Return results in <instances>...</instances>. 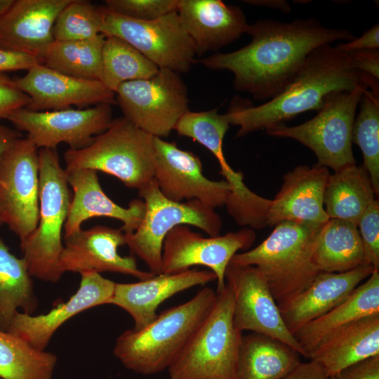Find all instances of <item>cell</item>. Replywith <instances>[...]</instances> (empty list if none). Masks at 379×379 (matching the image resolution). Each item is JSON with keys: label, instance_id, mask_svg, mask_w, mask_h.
Wrapping results in <instances>:
<instances>
[{"label": "cell", "instance_id": "43", "mask_svg": "<svg viewBox=\"0 0 379 379\" xmlns=\"http://www.w3.org/2000/svg\"><path fill=\"white\" fill-rule=\"evenodd\" d=\"M38 64H41V61L34 55L0 49V73L7 71H27Z\"/></svg>", "mask_w": 379, "mask_h": 379}, {"label": "cell", "instance_id": "35", "mask_svg": "<svg viewBox=\"0 0 379 379\" xmlns=\"http://www.w3.org/2000/svg\"><path fill=\"white\" fill-rule=\"evenodd\" d=\"M360 111L354 119L352 143L363 155V165L369 175L377 197L379 194V97L365 90L360 100Z\"/></svg>", "mask_w": 379, "mask_h": 379}, {"label": "cell", "instance_id": "39", "mask_svg": "<svg viewBox=\"0 0 379 379\" xmlns=\"http://www.w3.org/2000/svg\"><path fill=\"white\" fill-rule=\"evenodd\" d=\"M365 262L379 270V201L373 199L357 222Z\"/></svg>", "mask_w": 379, "mask_h": 379}, {"label": "cell", "instance_id": "30", "mask_svg": "<svg viewBox=\"0 0 379 379\" xmlns=\"http://www.w3.org/2000/svg\"><path fill=\"white\" fill-rule=\"evenodd\" d=\"M375 195L365 168L356 164L330 174L324 204L329 218L357 222Z\"/></svg>", "mask_w": 379, "mask_h": 379}, {"label": "cell", "instance_id": "23", "mask_svg": "<svg viewBox=\"0 0 379 379\" xmlns=\"http://www.w3.org/2000/svg\"><path fill=\"white\" fill-rule=\"evenodd\" d=\"M216 280L211 270L189 269L176 273L159 274L134 283H116L109 304L127 312L139 330L157 315V310L166 299L197 285Z\"/></svg>", "mask_w": 379, "mask_h": 379}, {"label": "cell", "instance_id": "29", "mask_svg": "<svg viewBox=\"0 0 379 379\" xmlns=\"http://www.w3.org/2000/svg\"><path fill=\"white\" fill-rule=\"evenodd\" d=\"M312 258L321 272L341 273L365 265L357 225L329 218L316 234Z\"/></svg>", "mask_w": 379, "mask_h": 379}, {"label": "cell", "instance_id": "28", "mask_svg": "<svg viewBox=\"0 0 379 379\" xmlns=\"http://www.w3.org/2000/svg\"><path fill=\"white\" fill-rule=\"evenodd\" d=\"M297 351L272 338L253 333L242 336L237 379H284L300 363Z\"/></svg>", "mask_w": 379, "mask_h": 379}, {"label": "cell", "instance_id": "46", "mask_svg": "<svg viewBox=\"0 0 379 379\" xmlns=\"http://www.w3.org/2000/svg\"><path fill=\"white\" fill-rule=\"evenodd\" d=\"M21 136L22 134L19 131L0 124V157L14 140ZM2 225L3 222L0 219V227Z\"/></svg>", "mask_w": 379, "mask_h": 379}, {"label": "cell", "instance_id": "1", "mask_svg": "<svg viewBox=\"0 0 379 379\" xmlns=\"http://www.w3.org/2000/svg\"><path fill=\"white\" fill-rule=\"evenodd\" d=\"M246 33L251 36L246 46L211 55L199 62L211 70L231 72L236 91L265 102L291 84L311 51L335 41L356 38L348 29L326 27L315 18L291 22L259 20L249 24Z\"/></svg>", "mask_w": 379, "mask_h": 379}, {"label": "cell", "instance_id": "11", "mask_svg": "<svg viewBox=\"0 0 379 379\" xmlns=\"http://www.w3.org/2000/svg\"><path fill=\"white\" fill-rule=\"evenodd\" d=\"M100 8L101 34L124 40L159 68L182 74L188 72L196 62L194 44L185 30L177 11L144 21L123 16L105 6Z\"/></svg>", "mask_w": 379, "mask_h": 379}, {"label": "cell", "instance_id": "37", "mask_svg": "<svg viewBox=\"0 0 379 379\" xmlns=\"http://www.w3.org/2000/svg\"><path fill=\"white\" fill-rule=\"evenodd\" d=\"M230 126L227 114H220L217 108L201 112L189 109L174 130L178 135L197 141L215 156L223 152V140Z\"/></svg>", "mask_w": 379, "mask_h": 379}, {"label": "cell", "instance_id": "5", "mask_svg": "<svg viewBox=\"0 0 379 379\" xmlns=\"http://www.w3.org/2000/svg\"><path fill=\"white\" fill-rule=\"evenodd\" d=\"M39 221L34 231L20 243V248L30 276L55 283L63 274L60 267L64 248L62 230L72 199L56 149H39Z\"/></svg>", "mask_w": 379, "mask_h": 379}, {"label": "cell", "instance_id": "21", "mask_svg": "<svg viewBox=\"0 0 379 379\" xmlns=\"http://www.w3.org/2000/svg\"><path fill=\"white\" fill-rule=\"evenodd\" d=\"M72 0H13L0 14V49L40 57L54 41L53 27Z\"/></svg>", "mask_w": 379, "mask_h": 379}, {"label": "cell", "instance_id": "40", "mask_svg": "<svg viewBox=\"0 0 379 379\" xmlns=\"http://www.w3.org/2000/svg\"><path fill=\"white\" fill-rule=\"evenodd\" d=\"M29 101V97L16 87L13 80L0 73V120L6 119L16 109L26 107Z\"/></svg>", "mask_w": 379, "mask_h": 379}, {"label": "cell", "instance_id": "47", "mask_svg": "<svg viewBox=\"0 0 379 379\" xmlns=\"http://www.w3.org/2000/svg\"><path fill=\"white\" fill-rule=\"evenodd\" d=\"M246 4H250L252 5L266 6L269 8H272L274 9L279 10L284 13H288L291 11V8L289 4L282 0H253V1H244Z\"/></svg>", "mask_w": 379, "mask_h": 379}, {"label": "cell", "instance_id": "42", "mask_svg": "<svg viewBox=\"0 0 379 379\" xmlns=\"http://www.w3.org/2000/svg\"><path fill=\"white\" fill-rule=\"evenodd\" d=\"M347 53L355 69L379 81L378 50H359Z\"/></svg>", "mask_w": 379, "mask_h": 379}, {"label": "cell", "instance_id": "26", "mask_svg": "<svg viewBox=\"0 0 379 379\" xmlns=\"http://www.w3.org/2000/svg\"><path fill=\"white\" fill-rule=\"evenodd\" d=\"M379 355V314L359 319L325 338L310 353L327 378L345 368Z\"/></svg>", "mask_w": 379, "mask_h": 379}, {"label": "cell", "instance_id": "41", "mask_svg": "<svg viewBox=\"0 0 379 379\" xmlns=\"http://www.w3.org/2000/svg\"><path fill=\"white\" fill-rule=\"evenodd\" d=\"M331 379H379V355L367 358L342 370Z\"/></svg>", "mask_w": 379, "mask_h": 379}, {"label": "cell", "instance_id": "18", "mask_svg": "<svg viewBox=\"0 0 379 379\" xmlns=\"http://www.w3.org/2000/svg\"><path fill=\"white\" fill-rule=\"evenodd\" d=\"M13 81L29 97L26 108L32 111L61 110L72 105L83 108L116 102L115 93L100 81L70 77L42 64L32 67L25 76Z\"/></svg>", "mask_w": 379, "mask_h": 379}, {"label": "cell", "instance_id": "7", "mask_svg": "<svg viewBox=\"0 0 379 379\" xmlns=\"http://www.w3.org/2000/svg\"><path fill=\"white\" fill-rule=\"evenodd\" d=\"M65 170L87 168L119 179L140 191L154 179V137L124 117L112 119L108 128L80 149L64 153Z\"/></svg>", "mask_w": 379, "mask_h": 379}, {"label": "cell", "instance_id": "34", "mask_svg": "<svg viewBox=\"0 0 379 379\" xmlns=\"http://www.w3.org/2000/svg\"><path fill=\"white\" fill-rule=\"evenodd\" d=\"M159 67L137 49L117 36H105L102 51L100 81L115 93L123 83L147 79Z\"/></svg>", "mask_w": 379, "mask_h": 379}, {"label": "cell", "instance_id": "20", "mask_svg": "<svg viewBox=\"0 0 379 379\" xmlns=\"http://www.w3.org/2000/svg\"><path fill=\"white\" fill-rule=\"evenodd\" d=\"M80 275L79 287L67 301L46 314L34 316L19 312L8 331L36 349L45 350L55 332L68 319L88 309L109 304L115 282L99 273L86 272Z\"/></svg>", "mask_w": 379, "mask_h": 379}, {"label": "cell", "instance_id": "49", "mask_svg": "<svg viewBox=\"0 0 379 379\" xmlns=\"http://www.w3.org/2000/svg\"><path fill=\"white\" fill-rule=\"evenodd\" d=\"M327 379H331L330 378H328Z\"/></svg>", "mask_w": 379, "mask_h": 379}, {"label": "cell", "instance_id": "3", "mask_svg": "<svg viewBox=\"0 0 379 379\" xmlns=\"http://www.w3.org/2000/svg\"><path fill=\"white\" fill-rule=\"evenodd\" d=\"M216 291L204 287L188 301L157 314L141 329H128L117 338L114 354L128 370L152 375L168 369L212 310Z\"/></svg>", "mask_w": 379, "mask_h": 379}, {"label": "cell", "instance_id": "4", "mask_svg": "<svg viewBox=\"0 0 379 379\" xmlns=\"http://www.w3.org/2000/svg\"><path fill=\"white\" fill-rule=\"evenodd\" d=\"M318 230L281 222L258 246L236 253L230 262L257 267L277 305H284L306 289L321 272L312 258Z\"/></svg>", "mask_w": 379, "mask_h": 379}, {"label": "cell", "instance_id": "44", "mask_svg": "<svg viewBox=\"0 0 379 379\" xmlns=\"http://www.w3.org/2000/svg\"><path fill=\"white\" fill-rule=\"evenodd\" d=\"M342 52H348L359 50H378L379 49V25H374L359 38L339 44L335 46Z\"/></svg>", "mask_w": 379, "mask_h": 379}, {"label": "cell", "instance_id": "9", "mask_svg": "<svg viewBox=\"0 0 379 379\" xmlns=\"http://www.w3.org/2000/svg\"><path fill=\"white\" fill-rule=\"evenodd\" d=\"M365 90L358 87L334 93L311 119L293 126L279 124L265 132L270 136L298 141L315 154L318 164L334 172L354 165L352 128L356 109Z\"/></svg>", "mask_w": 379, "mask_h": 379}, {"label": "cell", "instance_id": "6", "mask_svg": "<svg viewBox=\"0 0 379 379\" xmlns=\"http://www.w3.org/2000/svg\"><path fill=\"white\" fill-rule=\"evenodd\" d=\"M215 304L168 368L170 379H237L242 332L233 324L234 294L225 282Z\"/></svg>", "mask_w": 379, "mask_h": 379}, {"label": "cell", "instance_id": "13", "mask_svg": "<svg viewBox=\"0 0 379 379\" xmlns=\"http://www.w3.org/2000/svg\"><path fill=\"white\" fill-rule=\"evenodd\" d=\"M6 119L16 130L27 132V137L38 149H56L58 145L65 142L69 149H80L108 128L112 121V109L109 104L45 112L22 107Z\"/></svg>", "mask_w": 379, "mask_h": 379}, {"label": "cell", "instance_id": "32", "mask_svg": "<svg viewBox=\"0 0 379 379\" xmlns=\"http://www.w3.org/2000/svg\"><path fill=\"white\" fill-rule=\"evenodd\" d=\"M102 34L81 41L54 40L40 57L41 63L62 74L89 80H101Z\"/></svg>", "mask_w": 379, "mask_h": 379}, {"label": "cell", "instance_id": "24", "mask_svg": "<svg viewBox=\"0 0 379 379\" xmlns=\"http://www.w3.org/2000/svg\"><path fill=\"white\" fill-rule=\"evenodd\" d=\"M177 13L199 56L239 39L249 25L240 7L221 0H180Z\"/></svg>", "mask_w": 379, "mask_h": 379}, {"label": "cell", "instance_id": "22", "mask_svg": "<svg viewBox=\"0 0 379 379\" xmlns=\"http://www.w3.org/2000/svg\"><path fill=\"white\" fill-rule=\"evenodd\" d=\"M65 172L73 197L64 226V239L79 231L81 224L92 218L117 219L123 222L120 228L124 234L133 233L138 229L145 213L142 199H133L127 208L122 207L103 192L96 171L81 168L65 170Z\"/></svg>", "mask_w": 379, "mask_h": 379}, {"label": "cell", "instance_id": "45", "mask_svg": "<svg viewBox=\"0 0 379 379\" xmlns=\"http://www.w3.org/2000/svg\"><path fill=\"white\" fill-rule=\"evenodd\" d=\"M323 368L316 362L300 363L284 379H327Z\"/></svg>", "mask_w": 379, "mask_h": 379}, {"label": "cell", "instance_id": "36", "mask_svg": "<svg viewBox=\"0 0 379 379\" xmlns=\"http://www.w3.org/2000/svg\"><path fill=\"white\" fill-rule=\"evenodd\" d=\"M102 14L100 7L90 1L72 0L58 15L53 36L58 41H81L101 34Z\"/></svg>", "mask_w": 379, "mask_h": 379}, {"label": "cell", "instance_id": "16", "mask_svg": "<svg viewBox=\"0 0 379 379\" xmlns=\"http://www.w3.org/2000/svg\"><path fill=\"white\" fill-rule=\"evenodd\" d=\"M154 179L164 196L176 202L196 199L213 209L225 205L230 185L225 180L215 181L204 176L197 154L158 137H154Z\"/></svg>", "mask_w": 379, "mask_h": 379}, {"label": "cell", "instance_id": "2", "mask_svg": "<svg viewBox=\"0 0 379 379\" xmlns=\"http://www.w3.org/2000/svg\"><path fill=\"white\" fill-rule=\"evenodd\" d=\"M378 81L361 73L352 65L347 52L331 44L311 51L291 84L278 95L259 105L234 98L227 114L230 125L238 126L236 138L260 129L286 124L298 114L319 110L331 94L358 87L379 97Z\"/></svg>", "mask_w": 379, "mask_h": 379}, {"label": "cell", "instance_id": "15", "mask_svg": "<svg viewBox=\"0 0 379 379\" xmlns=\"http://www.w3.org/2000/svg\"><path fill=\"white\" fill-rule=\"evenodd\" d=\"M225 279L233 291L232 320L237 330L272 338L305 357L300 344L286 326L265 277L257 267L230 262Z\"/></svg>", "mask_w": 379, "mask_h": 379}, {"label": "cell", "instance_id": "50", "mask_svg": "<svg viewBox=\"0 0 379 379\" xmlns=\"http://www.w3.org/2000/svg\"><path fill=\"white\" fill-rule=\"evenodd\" d=\"M1 379V378H0Z\"/></svg>", "mask_w": 379, "mask_h": 379}, {"label": "cell", "instance_id": "10", "mask_svg": "<svg viewBox=\"0 0 379 379\" xmlns=\"http://www.w3.org/2000/svg\"><path fill=\"white\" fill-rule=\"evenodd\" d=\"M124 117L153 137L166 138L189 110L187 88L180 74L159 68L147 79L121 84L115 91Z\"/></svg>", "mask_w": 379, "mask_h": 379}, {"label": "cell", "instance_id": "27", "mask_svg": "<svg viewBox=\"0 0 379 379\" xmlns=\"http://www.w3.org/2000/svg\"><path fill=\"white\" fill-rule=\"evenodd\" d=\"M375 314H379V270H377L345 300L300 328L293 335L305 357L309 358L319 343L333 332L359 319Z\"/></svg>", "mask_w": 379, "mask_h": 379}, {"label": "cell", "instance_id": "48", "mask_svg": "<svg viewBox=\"0 0 379 379\" xmlns=\"http://www.w3.org/2000/svg\"><path fill=\"white\" fill-rule=\"evenodd\" d=\"M12 2L13 0H0V14L5 11Z\"/></svg>", "mask_w": 379, "mask_h": 379}, {"label": "cell", "instance_id": "8", "mask_svg": "<svg viewBox=\"0 0 379 379\" xmlns=\"http://www.w3.org/2000/svg\"><path fill=\"white\" fill-rule=\"evenodd\" d=\"M145 208L138 229L125 234L131 255L142 260L154 275L161 274L163 243L175 226L192 225L209 237L220 235L222 222L215 209L196 199L176 202L162 194L153 179L138 191Z\"/></svg>", "mask_w": 379, "mask_h": 379}, {"label": "cell", "instance_id": "31", "mask_svg": "<svg viewBox=\"0 0 379 379\" xmlns=\"http://www.w3.org/2000/svg\"><path fill=\"white\" fill-rule=\"evenodd\" d=\"M37 304L26 261L13 255L0 237V330L8 331L20 309L32 314Z\"/></svg>", "mask_w": 379, "mask_h": 379}, {"label": "cell", "instance_id": "38", "mask_svg": "<svg viewBox=\"0 0 379 379\" xmlns=\"http://www.w3.org/2000/svg\"><path fill=\"white\" fill-rule=\"evenodd\" d=\"M180 0H107L108 10L130 18L150 21L176 11Z\"/></svg>", "mask_w": 379, "mask_h": 379}, {"label": "cell", "instance_id": "33", "mask_svg": "<svg viewBox=\"0 0 379 379\" xmlns=\"http://www.w3.org/2000/svg\"><path fill=\"white\" fill-rule=\"evenodd\" d=\"M57 361L55 354L0 330L1 379H52Z\"/></svg>", "mask_w": 379, "mask_h": 379}, {"label": "cell", "instance_id": "17", "mask_svg": "<svg viewBox=\"0 0 379 379\" xmlns=\"http://www.w3.org/2000/svg\"><path fill=\"white\" fill-rule=\"evenodd\" d=\"M126 245V237L121 228L95 225L80 230L65 238L60 258L62 272L79 274L109 272L134 277L139 280L153 276L150 272L140 270L133 255L121 256L118 248Z\"/></svg>", "mask_w": 379, "mask_h": 379}, {"label": "cell", "instance_id": "25", "mask_svg": "<svg viewBox=\"0 0 379 379\" xmlns=\"http://www.w3.org/2000/svg\"><path fill=\"white\" fill-rule=\"evenodd\" d=\"M374 270L372 265L365 264L341 273L320 272L293 300L278 305L288 331L293 335L304 325L343 302Z\"/></svg>", "mask_w": 379, "mask_h": 379}, {"label": "cell", "instance_id": "14", "mask_svg": "<svg viewBox=\"0 0 379 379\" xmlns=\"http://www.w3.org/2000/svg\"><path fill=\"white\" fill-rule=\"evenodd\" d=\"M255 238V231L249 227L204 237L188 225L175 226L163 243L161 274L180 272L202 265L215 274L216 291H220L225 286V271L231 259L239 251L249 250Z\"/></svg>", "mask_w": 379, "mask_h": 379}, {"label": "cell", "instance_id": "12", "mask_svg": "<svg viewBox=\"0 0 379 379\" xmlns=\"http://www.w3.org/2000/svg\"><path fill=\"white\" fill-rule=\"evenodd\" d=\"M39 149L19 137L0 157V219L22 242L39 221Z\"/></svg>", "mask_w": 379, "mask_h": 379}, {"label": "cell", "instance_id": "19", "mask_svg": "<svg viewBox=\"0 0 379 379\" xmlns=\"http://www.w3.org/2000/svg\"><path fill=\"white\" fill-rule=\"evenodd\" d=\"M330 174L317 163L298 166L284 174L279 191L271 199L267 225L288 221L312 230L321 227L329 219L324 197Z\"/></svg>", "mask_w": 379, "mask_h": 379}]
</instances>
